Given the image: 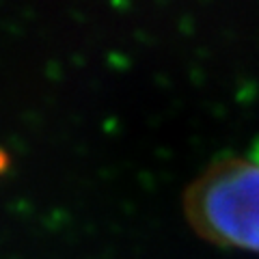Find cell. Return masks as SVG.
<instances>
[{"mask_svg": "<svg viewBox=\"0 0 259 259\" xmlns=\"http://www.w3.org/2000/svg\"><path fill=\"white\" fill-rule=\"evenodd\" d=\"M184 214L209 244L259 255V141L209 162L184 194Z\"/></svg>", "mask_w": 259, "mask_h": 259, "instance_id": "1", "label": "cell"}]
</instances>
